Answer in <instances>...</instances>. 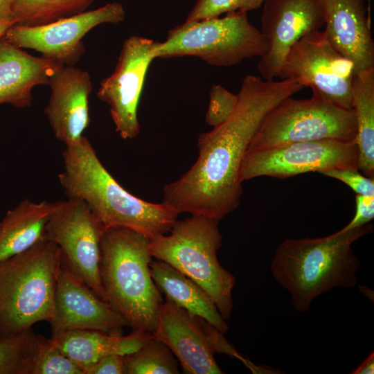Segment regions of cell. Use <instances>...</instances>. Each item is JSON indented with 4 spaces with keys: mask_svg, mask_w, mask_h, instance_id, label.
<instances>
[{
    "mask_svg": "<svg viewBox=\"0 0 374 374\" xmlns=\"http://www.w3.org/2000/svg\"><path fill=\"white\" fill-rule=\"evenodd\" d=\"M305 87L297 78L262 80L247 75L231 116L198 138L199 155L191 168L163 187V202L179 213L220 220L240 205V177L249 143L265 115Z\"/></svg>",
    "mask_w": 374,
    "mask_h": 374,
    "instance_id": "cell-1",
    "label": "cell"
},
{
    "mask_svg": "<svg viewBox=\"0 0 374 374\" xmlns=\"http://www.w3.org/2000/svg\"><path fill=\"white\" fill-rule=\"evenodd\" d=\"M59 182L69 198L82 200L107 228L123 227L150 240L170 231L179 214L171 206L146 202L121 186L105 168L85 136L65 145Z\"/></svg>",
    "mask_w": 374,
    "mask_h": 374,
    "instance_id": "cell-2",
    "label": "cell"
},
{
    "mask_svg": "<svg viewBox=\"0 0 374 374\" xmlns=\"http://www.w3.org/2000/svg\"><path fill=\"white\" fill-rule=\"evenodd\" d=\"M373 229L367 224L322 238H286L278 245L271 272L297 311L306 312L316 298L334 288L357 283L361 263L352 245Z\"/></svg>",
    "mask_w": 374,
    "mask_h": 374,
    "instance_id": "cell-3",
    "label": "cell"
},
{
    "mask_svg": "<svg viewBox=\"0 0 374 374\" xmlns=\"http://www.w3.org/2000/svg\"><path fill=\"white\" fill-rule=\"evenodd\" d=\"M150 239L129 229H105L100 241L104 300L132 331L152 334L163 302L150 274Z\"/></svg>",
    "mask_w": 374,
    "mask_h": 374,
    "instance_id": "cell-4",
    "label": "cell"
},
{
    "mask_svg": "<svg viewBox=\"0 0 374 374\" xmlns=\"http://www.w3.org/2000/svg\"><path fill=\"white\" fill-rule=\"evenodd\" d=\"M62 267L58 247L44 239L0 262V338L52 321Z\"/></svg>",
    "mask_w": 374,
    "mask_h": 374,
    "instance_id": "cell-5",
    "label": "cell"
},
{
    "mask_svg": "<svg viewBox=\"0 0 374 374\" xmlns=\"http://www.w3.org/2000/svg\"><path fill=\"white\" fill-rule=\"evenodd\" d=\"M218 222L204 215L176 220L169 235L150 240L149 249L155 259L170 264L199 285L226 320L233 310L235 278L217 257L222 239Z\"/></svg>",
    "mask_w": 374,
    "mask_h": 374,
    "instance_id": "cell-6",
    "label": "cell"
},
{
    "mask_svg": "<svg viewBox=\"0 0 374 374\" xmlns=\"http://www.w3.org/2000/svg\"><path fill=\"white\" fill-rule=\"evenodd\" d=\"M267 50L266 39L249 21L247 12L236 11L175 26L164 42H157L153 53L155 59L193 56L213 66H230L261 57Z\"/></svg>",
    "mask_w": 374,
    "mask_h": 374,
    "instance_id": "cell-7",
    "label": "cell"
},
{
    "mask_svg": "<svg viewBox=\"0 0 374 374\" xmlns=\"http://www.w3.org/2000/svg\"><path fill=\"white\" fill-rule=\"evenodd\" d=\"M356 135L353 109L340 107L315 94L310 99L290 96L265 115L248 150L326 139L352 141Z\"/></svg>",
    "mask_w": 374,
    "mask_h": 374,
    "instance_id": "cell-8",
    "label": "cell"
},
{
    "mask_svg": "<svg viewBox=\"0 0 374 374\" xmlns=\"http://www.w3.org/2000/svg\"><path fill=\"white\" fill-rule=\"evenodd\" d=\"M151 335L170 349L184 373H224L215 359L217 353L238 358L250 369L254 366L215 326L167 298L161 303L157 323Z\"/></svg>",
    "mask_w": 374,
    "mask_h": 374,
    "instance_id": "cell-9",
    "label": "cell"
},
{
    "mask_svg": "<svg viewBox=\"0 0 374 374\" xmlns=\"http://www.w3.org/2000/svg\"><path fill=\"white\" fill-rule=\"evenodd\" d=\"M105 230L82 200L69 197L56 202L44 234V240L58 247L62 265L103 300L99 266Z\"/></svg>",
    "mask_w": 374,
    "mask_h": 374,
    "instance_id": "cell-10",
    "label": "cell"
},
{
    "mask_svg": "<svg viewBox=\"0 0 374 374\" xmlns=\"http://www.w3.org/2000/svg\"><path fill=\"white\" fill-rule=\"evenodd\" d=\"M353 62L329 42L325 32L304 35L289 51L278 78H299L312 94L344 109H353Z\"/></svg>",
    "mask_w": 374,
    "mask_h": 374,
    "instance_id": "cell-11",
    "label": "cell"
},
{
    "mask_svg": "<svg viewBox=\"0 0 374 374\" xmlns=\"http://www.w3.org/2000/svg\"><path fill=\"white\" fill-rule=\"evenodd\" d=\"M358 161L355 141L326 139L294 143L269 149L247 150L240 177L242 182L262 176L283 179L308 172L358 170Z\"/></svg>",
    "mask_w": 374,
    "mask_h": 374,
    "instance_id": "cell-12",
    "label": "cell"
},
{
    "mask_svg": "<svg viewBox=\"0 0 374 374\" xmlns=\"http://www.w3.org/2000/svg\"><path fill=\"white\" fill-rule=\"evenodd\" d=\"M125 17L123 6L112 2L44 25L14 24L3 39L18 48L37 51L62 66H73L85 51L82 39L88 32L102 24H118Z\"/></svg>",
    "mask_w": 374,
    "mask_h": 374,
    "instance_id": "cell-13",
    "label": "cell"
},
{
    "mask_svg": "<svg viewBox=\"0 0 374 374\" xmlns=\"http://www.w3.org/2000/svg\"><path fill=\"white\" fill-rule=\"evenodd\" d=\"M156 44L136 35L127 38L114 71L101 81L97 92L98 98L109 106L116 131L123 139L139 133L138 106L148 68L155 59Z\"/></svg>",
    "mask_w": 374,
    "mask_h": 374,
    "instance_id": "cell-14",
    "label": "cell"
},
{
    "mask_svg": "<svg viewBox=\"0 0 374 374\" xmlns=\"http://www.w3.org/2000/svg\"><path fill=\"white\" fill-rule=\"evenodd\" d=\"M325 24L321 0H265L261 33L268 44L258 70L264 80L278 78L292 46L306 34Z\"/></svg>",
    "mask_w": 374,
    "mask_h": 374,
    "instance_id": "cell-15",
    "label": "cell"
},
{
    "mask_svg": "<svg viewBox=\"0 0 374 374\" xmlns=\"http://www.w3.org/2000/svg\"><path fill=\"white\" fill-rule=\"evenodd\" d=\"M51 337L75 330L122 335L127 321L63 265L55 297Z\"/></svg>",
    "mask_w": 374,
    "mask_h": 374,
    "instance_id": "cell-16",
    "label": "cell"
},
{
    "mask_svg": "<svg viewBox=\"0 0 374 374\" xmlns=\"http://www.w3.org/2000/svg\"><path fill=\"white\" fill-rule=\"evenodd\" d=\"M48 86L51 95L44 113L55 138L65 145L77 142L90 121L92 82L89 73L74 66H64Z\"/></svg>",
    "mask_w": 374,
    "mask_h": 374,
    "instance_id": "cell-17",
    "label": "cell"
},
{
    "mask_svg": "<svg viewBox=\"0 0 374 374\" xmlns=\"http://www.w3.org/2000/svg\"><path fill=\"white\" fill-rule=\"evenodd\" d=\"M325 34L331 45L350 60L355 73L374 69V42L364 0H321Z\"/></svg>",
    "mask_w": 374,
    "mask_h": 374,
    "instance_id": "cell-18",
    "label": "cell"
},
{
    "mask_svg": "<svg viewBox=\"0 0 374 374\" xmlns=\"http://www.w3.org/2000/svg\"><path fill=\"white\" fill-rule=\"evenodd\" d=\"M62 66L43 56L28 54L3 38L0 40V105L16 108L31 106L33 89L48 85Z\"/></svg>",
    "mask_w": 374,
    "mask_h": 374,
    "instance_id": "cell-19",
    "label": "cell"
},
{
    "mask_svg": "<svg viewBox=\"0 0 374 374\" xmlns=\"http://www.w3.org/2000/svg\"><path fill=\"white\" fill-rule=\"evenodd\" d=\"M152 335L132 331L126 336L99 330H75L51 337L52 343L84 372L100 358L112 354L125 355L142 346Z\"/></svg>",
    "mask_w": 374,
    "mask_h": 374,
    "instance_id": "cell-20",
    "label": "cell"
},
{
    "mask_svg": "<svg viewBox=\"0 0 374 374\" xmlns=\"http://www.w3.org/2000/svg\"><path fill=\"white\" fill-rule=\"evenodd\" d=\"M150 271L155 285L166 294L167 299L204 319L222 334L228 331L226 320L221 316L213 299L196 282L160 260H151Z\"/></svg>",
    "mask_w": 374,
    "mask_h": 374,
    "instance_id": "cell-21",
    "label": "cell"
},
{
    "mask_svg": "<svg viewBox=\"0 0 374 374\" xmlns=\"http://www.w3.org/2000/svg\"><path fill=\"white\" fill-rule=\"evenodd\" d=\"M55 202L26 199L0 220V262L21 253L44 239Z\"/></svg>",
    "mask_w": 374,
    "mask_h": 374,
    "instance_id": "cell-22",
    "label": "cell"
},
{
    "mask_svg": "<svg viewBox=\"0 0 374 374\" xmlns=\"http://www.w3.org/2000/svg\"><path fill=\"white\" fill-rule=\"evenodd\" d=\"M353 109L355 113L359 150L358 170L374 175V69L356 72L353 82Z\"/></svg>",
    "mask_w": 374,
    "mask_h": 374,
    "instance_id": "cell-23",
    "label": "cell"
},
{
    "mask_svg": "<svg viewBox=\"0 0 374 374\" xmlns=\"http://www.w3.org/2000/svg\"><path fill=\"white\" fill-rule=\"evenodd\" d=\"M45 339L32 328L0 338V374H33Z\"/></svg>",
    "mask_w": 374,
    "mask_h": 374,
    "instance_id": "cell-24",
    "label": "cell"
},
{
    "mask_svg": "<svg viewBox=\"0 0 374 374\" xmlns=\"http://www.w3.org/2000/svg\"><path fill=\"white\" fill-rule=\"evenodd\" d=\"M94 1L15 0L13 19L17 25H44L82 12Z\"/></svg>",
    "mask_w": 374,
    "mask_h": 374,
    "instance_id": "cell-25",
    "label": "cell"
},
{
    "mask_svg": "<svg viewBox=\"0 0 374 374\" xmlns=\"http://www.w3.org/2000/svg\"><path fill=\"white\" fill-rule=\"evenodd\" d=\"M178 365L170 349L152 336L139 349L124 355L125 374H177Z\"/></svg>",
    "mask_w": 374,
    "mask_h": 374,
    "instance_id": "cell-26",
    "label": "cell"
},
{
    "mask_svg": "<svg viewBox=\"0 0 374 374\" xmlns=\"http://www.w3.org/2000/svg\"><path fill=\"white\" fill-rule=\"evenodd\" d=\"M265 0H197L188 13L186 23L219 17L236 11L258 9Z\"/></svg>",
    "mask_w": 374,
    "mask_h": 374,
    "instance_id": "cell-27",
    "label": "cell"
},
{
    "mask_svg": "<svg viewBox=\"0 0 374 374\" xmlns=\"http://www.w3.org/2000/svg\"><path fill=\"white\" fill-rule=\"evenodd\" d=\"M33 374H84L82 370L51 341L45 339Z\"/></svg>",
    "mask_w": 374,
    "mask_h": 374,
    "instance_id": "cell-28",
    "label": "cell"
},
{
    "mask_svg": "<svg viewBox=\"0 0 374 374\" xmlns=\"http://www.w3.org/2000/svg\"><path fill=\"white\" fill-rule=\"evenodd\" d=\"M209 96L206 122L215 127L225 122L233 114L238 103V96L220 84H213Z\"/></svg>",
    "mask_w": 374,
    "mask_h": 374,
    "instance_id": "cell-29",
    "label": "cell"
},
{
    "mask_svg": "<svg viewBox=\"0 0 374 374\" xmlns=\"http://www.w3.org/2000/svg\"><path fill=\"white\" fill-rule=\"evenodd\" d=\"M321 174L342 181L357 195H374L373 177L362 175L357 169L330 170Z\"/></svg>",
    "mask_w": 374,
    "mask_h": 374,
    "instance_id": "cell-30",
    "label": "cell"
},
{
    "mask_svg": "<svg viewBox=\"0 0 374 374\" xmlns=\"http://www.w3.org/2000/svg\"><path fill=\"white\" fill-rule=\"evenodd\" d=\"M355 205V215L347 225L340 229L341 231L367 224L374 218V195L356 194Z\"/></svg>",
    "mask_w": 374,
    "mask_h": 374,
    "instance_id": "cell-31",
    "label": "cell"
},
{
    "mask_svg": "<svg viewBox=\"0 0 374 374\" xmlns=\"http://www.w3.org/2000/svg\"><path fill=\"white\" fill-rule=\"evenodd\" d=\"M86 374H124V355H106L94 363Z\"/></svg>",
    "mask_w": 374,
    "mask_h": 374,
    "instance_id": "cell-32",
    "label": "cell"
},
{
    "mask_svg": "<svg viewBox=\"0 0 374 374\" xmlns=\"http://www.w3.org/2000/svg\"><path fill=\"white\" fill-rule=\"evenodd\" d=\"M15 0H0V22L14 20L13 8Z\"/></svg>",
    "mask_w": 374,
    "mask_h": 374,
    "instance_id": "cell-33",
    "label": "cell"
},
{
    "mask_svg": "<svg viewBox=\"0 0 374 374\" xmlns=\"http://www.w3.org/2000/svg\"><path fill=\"white\" fill-rule=\"evenodd\" d=\"M374 373V354L371 353L362 362L350 373L373 374Z\"/></svg>",
    "mask_w": 374,
    "mask_h": 374,
    "instance_id": "cell-34",
    "label": "cell"
},
{
    "mask_svg": "<svg viewBox=\"0 0 374 374\" xmlns=\"http://www.w3.org/2000/svg\"><path fill=\"white\" fill-rule=\"evenodd\" d=\"M14 24H15V21L13 20L0 22V40L3 38L7 30Z\"/></svg>",
    "mask_w": 374,
    "mask_h": 374,
    "instance_id": "cell-35",
    "label": "cell"
}]
</instances>
